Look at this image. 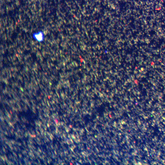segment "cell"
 Masks as SVG:
<instances>
[{"instance_id": "obj_1", "label": "cell", "mask_w": 165, "mask_h": 165, "mask_svg": "<svg viewBox=\"0 0 165 165\" xmlns=\"http://www.w3.org/2000/svg\"><path fill=\"white\" fill-rule=\"evenodd\" d=\"M33 37L34 39L38 42H42L44 38V34L41 31L35 33L33 35Z\"/></svg>"}]
</instances>
